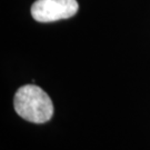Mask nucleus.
I'll return each instance as SVG.
<instances>
[{"mask_svg": "<svg viewBox=\"0 0 150 150\" xmlns=\"http://www.w3.org/2000/svg\"><path fill=\"white\" fill-rule=\"evenodd\" d=\"M13 107L22 119L32 123H45L54 115V103L40 87L25 85L13 97Z\"/></svg>", "mask_w": 150, "mask_h": 150, "instance_id": "obj_1", "label": "nucleus"}, {"mask_svg": "<svg viewBox=\"0 0 150 150\" xmlns=\"http://www.w3.org/2000/svg\"><path fill=\"white\" fill-rule=\"evenodd\" d=\"M78 9L77 0H36L30 12L38 22H54L69 19L78 12Z\"/></svg>", "mask_w": 150, "mask_h": 150, "instance_id": "obj_2", "label": "nucleus"}]
</instances>
